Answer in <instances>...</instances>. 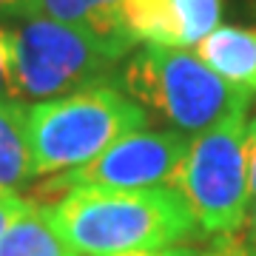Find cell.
Masks as SVG:
<instances>
[{
  "label": "cell",
  "instance_id": "obj_7",
  "mask_svg": "<svg viewBox=\"0 0 256 256\" xmlns=\"http://www.w3.org/2000/svg\"><path fill=\"white\" fill-rule=\"evenodd\" d=\"M222 20V0H120L114 28L134 46L194 48Z\"/></svg>",
  "mask_w": 256,
  "mask_h": 256
},
{
  "label": "cell",
  "instance_id": "obj_13",
  "mask_svg": "<svg viewBox=\"0 0 256 256\" xmlns=\"http://www.w3.org/2000/svg\"><path fill=\"white\" fill-rule=\"evenodd\" d=\"M230 242L236 248V256H256V200L250 202L245 222L236 234H230Z\"/></svg>",
  "mask_w": 256,
  "mask_h": 256
},
{
  "label": "cell",
  "instance_id": "obj_6",
  "mask_svg": "<svg viewBox=\"0 0 256 256\" xmlns=\"http://www.w3.org/2000/svg\"><path fill=\"white\" fill-rule=\"evenodd\" d=\"M191 137L180 131H154L140 128L120 137L92 162L74 171L57 174L52 180V194H63L68 188H154L174 185V176L185 160Z\"/></svg>",
  "mask_w": 256,
  "mask_h": 256
},
{
  "label": "cell",
  "instance_id": "obj_20",
  "mask_svg": "<svg viewBox=\"0 0 256 256\" xmlns=\"http://www.w3.org/2000/svg\"><path fill=\"white\" fill-rule=\"evenodd\" d=\"M234 250H236V248H234Z\"/></svg>",
  "mask_w": 256,
  "mask_h": 256
},
{
  "label": "cell",
  "instance_id": "obj_14",
  "mask_svg": "<svg viewBox=\"0 0 256 256\" xmlns=\"http://www.w3.org/2000/svg\"><path fill=\"white\" fill-rule=\"evenodd\" d=\"M0 100H18L12 88L9 74V46H6V28L0 26Z\"/></svg>",
  "mask_w": 256,
  "mask_h": 256
},
{
  "label": "cell",
  "instance_id": "obj_4",
  "mask_svg": "<svg viewBox=\"0 0 256 256\" xmlns=\"http://www.w3.org/2000/svg\"><path fill=\"white\" fill-rule=\"evenodd\" d=\"M117 86L168 126L196 137L220 120L248 111L254 94L242 92L214 74L185 48L142 46L120 66Z\"/></svg>",
  "mask_w": 256,
  "mask_h": 256
},
{
  "label": "cell",
  "instance_id": "obj_1",
  "mask_svg": "<svg viewBox=\"0 0 256 256\" xmlns=\"http://www.w3.org/2000/svg\"><path fill=\"white\" fill-rule=\"evenodd\" d=\"M43 214L80 256L171 248L200 234L191 205L174 185L68 188L43 205Z\"/></svg>",
  "mask_w": 256,
  "mask_h": 256
},
{
  "label": "cell",
  "instance_id": "obj_11",
  "mask_svg": "<svg viewBox=\"0 0 256 256\" xmlns=\"http://www.w3.org/2000/svg\"><path fill=\"white\" fill-rule=\"evenodd\" d=\"M117 3L120 0H32L28 14H40L72 26H92L100 32H117L114 28Z\"/></svg>",
  "mask_w": 256,
  "mask_h": 256
},
{
  "label": "cell",
  "instance_id": "obj_9",
  "mask_svg": "<svg viewBox=\"0 0 256 256\" xmlns=\"http://www.w3.org/2000/svg\"><path fill=\"white\" fill-rule=\"evenodd\" d=\"M26 111L23 100H0V191H18L34 180L28 154Z\"/></svg>",
  "mask_w": 256,
  "mask_h": 256
},
{
  "label": "cell",
  "instance_id": "obj_17",
  "mask_svg": "<svg viewBox=\"0 0 256 256\" xmlns=\"http://www.w3.org/2000/svg\"><path fill=\"white\" fill-rule=\"evenodd\" d=\"M32 0H0V18H26Z\"/></svg>",
  "mask_w": 256,
  "mask_h": 256
},
{
  "label": "cell",
  "instance_id": "obj_12",
  "mask_svg": "<svg viewBox=\"0 0 256 256\" xmlns=\"http://www.w3.org/2000/svg\"><path fill=\"white\" fill-rule=\"evenodd\" d=\"M34 208L28 200H23L18 191H6L0 194V236L6 234V228H9L12 222H18L23 214H28V210Z\"/></svg>",
  "mask_w": 256,
  "mask_h": 256
},
{
  "label": "cell",
  "instance_id": "obj_3",
  "mask_svg": "<svg viewBox=\"0 0 256 256\" xmlns=\"http://www.w3.org/2000/svg\"><path fill=\"white\" fill-rule=\"evenodd\" d=\"M148 126L146 108L120 86H92L82 92L28 102L26 134L32 174L57 176L92 162L120 137Z\"/></svg>",
  "mask_w": 256,
  "mask_h": 256
},
{
  "label": "cell",
  "instance_id": "obj_5",
  "mask_svg": "<svg viewBox=\"0 0 256 256\" xmlns=\"http://www.w3.org/2000/svg\"><path fill=\"white\" fill-rule=\"evenodd\" d=\"M245 128L248 111H236L191 137L174 176V188L188 200L202 234L230 236L250 210Z\"/></svg>",
  "mask_w": 256,
  "mask_h": 256
},
{
  "label": "cell",
  "instance_id": "obj_8",
  "mask_svg": "<svg viewBox=\"0 0 256 256\" xmlns=\"http://www.w3.org/2000/svg\"><path fill=\"white\" fill-rule=\"evenodd\" d=\"M194 54L225 82L256 94V26H216L194 46Z\"/></svg>",
  "mask_w": 256,
  "mask_h": 256
},
{
  "label": "cell",
  "instance_id": "obj_18",
  "mask_svg": "<svg viewBox=\"0 0 256 256\" xmlns=\"http://www.w3.org/2000/svg\"><path fill=\"white\" fill-rule=\"evenodd\" d=\"M202 256H236V250H234L230 236H216L208 250H202Z\"/></svg>",
  "mask_w": 256,
  "mask_h": 256
},
{
  "label": "cell",
  "instance_id": "obj_19",
  "mask_svg": "<svg viewBox=\"0 0 256 256\" xmlns=\"http://www.w3.org/2000/svg\"><path fill=\"white\" fill-rule=\"evenodd\" d=\"M0 194H6V191H0Z\"/></svg>",
  "mask_w": 256,
  "mask_h": 256
},
{
  "label": "cell",
  "instance_id": "obj_15",
  "mask_svg": "<svg viewBox=\"0 0 256 256\" xmlns=\"http://www.w3.org/2000/svg\"><path fill=\"white\" fill-rule=\"evenodd\" d=\"M245 151H248V180H250V200H256V114L248 120V128H245Z\"/></svg>",
  "mask_w": 256,
  "mask_h": 256
},
{
  "label": "cell",
  "instance_id": "obj_16",
  "mask_svg": "<svg viewBox=\"0 0 256 256\" xmlns=\"http://www.w3.org/2000/svg\"><path fill=\"white\" fill-rule=\"evenodd\" d=\"M111 256H202V250L188 245H171V248H151V250H126V254H111Z\"/></svg>",
  "mask_w": 256,
  "mask_h": 256
},
{
  "label": "cell",
  "instance_id": "obj_10",
  "mask_svg": "<svg viewBox=\"0 0 256 256\" xmlns=\"http://www.w3.org/2000/svg\"><path fill=\"white\" fill-rule=\"evenodd\" d=\"M0 256H80V254L52 228L43 208L34 205L18 222H12L6 234L0 236Z\"/></svg>",
  "mask_w": 256,
  "mask_h": 256
},
{
  "label": "cell",
  "instance_id": "obj_2",
  "mask_svg": "<svg viewBox=\"0 0 256 256\" xmlns=\"http://www.w3.org/2000/svg\"><path fill=\"white\" fill-rule=\"evenodd\" d=\"M3 28L12 88L23 102L54 100L106 82L117 86L120 66L134 48L126 34L57 23L40 14L14 18Z\"/></svg>",
  "mask_w": 256,
  "mask_h": 256
}]
</instances>
